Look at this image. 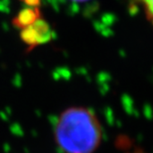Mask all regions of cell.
I'll use <instances>...</instances> for the list:
<instances>
[{
  "instance_id": "6da1fadb",
  "label": "cell",
  "mask_w": 153,
  "mask_h": 153,
  "mask_svg": "<svg viewBox=\"0 0 153 153\" xmlns=\"http://www.w3.org/2000/svg\"><path fill=\"white\" fill-rule=\"evenodd\" d=\"M102 137V126L96 114L81 106L63 111L55 127L56 141L66 153H94Z\"/></svg>"
},
{
  "instance_id": "7a4b0ae2",
  "label": "cell",
  "mask_w": 153,
  "mask_h": 153,
  "mask_svg": "<svg viewBox=\"0 0 153 153\" xmlns=\"http://www.w3.org/2000/svg\"><path fill=\"white\" fill-rule=\"evenodd\" d=\"M50 37L49 26L42 20L37 19L35 22L25 27L22 33V38L31 45H36L45 42Z\"/></svg>"
},
{
  "instance_id": "3957f363",
  "label": "cell",
  "mask_w": 153,
  "mask_h": 153,
  "mask_svg": "<svg viewBox=\"0 0 153 153\" xmlns=\"http://www.w3.org/2000/svg\"><path fill=\"white\" fill-rule=\"evenodd\" d=\"M38 19V12L35 8H28L26 10L22 11L20 15L18 16V21L20 23V26L27 27L33 22H35Z\"/></svg>"
},
{
  "instance_id": "277c9868",
  "label": "cell",
  "mask_w": 153,
  "mask_h": 153,
  "mask_svg": "<svg viewBox=\"0 0 153 153\" xmlns=\"http://www.w3.org/2000/svg\"><path fill=\"white\" fill-rule=\"evenodd\" d=\"M137 2L141 5L147 19L153 25V0H137Z\"/></svg>"
},
{
  "instance_id": "5b68a950",
  "label": "cell",
  "mask_w": 153,
  "mask_h": 153,
  "mask_svg": "<svg viewBox=\"0 0 153 153\" xmlns=\"http://www.w3.org/2000/svg\"><path fill=\"white\" fill-rule=\"evenodd\" d=\"M72 1H75V2H85L88 0H72Z\"/></svg>"
}]
</instances>
